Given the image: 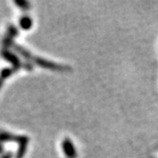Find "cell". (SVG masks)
<instances>
[{"label": "cell", "mask_w": 158, "mask_h": 158, "mask_svg": "<svg viewBox=\"0 0 158 158\" xmlns=\"http://www.w3.org/2000/svg\"><path fill=\"white\" fill-rule=\"evenodd\" d=\"M8 141H12L16 142L19 144V149H18L17 156L16 158H23L26 151H27V147L29 142V138L25 135H15L8 132H0V143L2 142H8Z\"/></svg>", "instance_id": "obj_1"}, {"label": "cell", "mask_w": 158, "mask_h": 158, "mask_svg": "<svg viewBox=\"0 0 158 158\" xmlns=\"http://www.w3.org/2000/svg\"><path fill=\"white\" fill-rule=\"evenodd\" d=\"M32 62H34L36 65H38L40 67L48 69H51L54 71H60V72H65V71H69L70 68L67 65H62V64H58L54 62H51L48 60H46L43 58H40L38 56H34Z\"/></svg>", "instance_id": "obj_2"}, {"label": "cell", "mask_w": 158, "mask_h": 158, "mask_svg": "<svg viewBox=\"0 0 158 158\" xmlns=\"http://www.w3.org/2000/svg\"><path fill=\"white\" fill-rule=\"evenodd\" d=\"M1 56L2 57L6 60V61H8L9 62H11V64H12V68L15 69L16 70H18L19 68H21L24 66V64H23L21 61H20V59L19 58V57L16 56V55H14L13 53H11V51H9L8 49H3V50L1 51Z\"/></svg>", "instance_id": "obj_3"}, {"label": "cell", "mask_w": 158, "mask_h": 158, "mask_svg": "<svg viewBox=\"0 0 158 158\" xmlns=\"http://www.w3.org/2000/svg\"><path fill=\"white\" fill-rule=\"evenodd\" d=\"M62 151L64 152V155L67 158H77V150L75 148L73 142L70 139L65 138L62 142Z\"/></svg>", "instance_id": "obj_4"}, {"label": "cell", "mask_w": 158, "mask_h": 158, "mask_svg": "<svg viewBox=\"0 0 158 158\" xmlns=\"http://www.w3.org/2000/svg\"><path fill=\"white\" fill-rule=\"evenodd\" d=\"M11 48L16 51L19 55H20L23 58H25V59H27V60H29V61H32V60H33L34 56H33L30 52H28V51L27 50V49H25L24 48H22V47H20L19 45H17V44H15V43L13 42V43L11 44Z\"/></svg>", "instance_id": "obj_5"}, {"label": "cell", "mask_w": 158, "mask_h": 158, "mask_svg": "<svg viewBox=\"0 0 158 158\" xmlns=\"http://www.w3.org/2000/svg\"><path fill=\"white\" fill-rule=\"evenodd\" d=\"M19 26L23 30H29L33 27V20L28 16H23L19 19Z\"/></svg>", "instance_id": "obj_6"}, {"label": "cell", "mask_w": 158, "mask_h": 158, "mask_svg": "<svg viewBox=\"0 0 158 158\" xmlns=\"http://www.w3.org/2000/svg\"><path fill=\"white\" fill-rule=\"evenodd\" d=\"M14 3L18 6L19 9H21L23 11H27L30 9V3L25 0H15Z\"/></svg>", "instance_id": "obj_7"}, {"label": "cell", "mask_w": 158, "mask_h": 158, "mask_svg": "<svg viewBox=\"0 0 158 158\" xmlns=\"http://www.w3.org/2000/svg\"><path fill=\"white\" fill-rule=\"evenodd\" d=\"M16 71H17V70L13 68H5L1 70V72H0V77H3L4 79H6L8 77H10L11 75H12L14 72H16Z\"/></svg>", "instance_id": "obj_8"}, {"label": "cell", "mask_w": 158, "mask_h": 158, "mask_svg": "<svg viewBox=\"0 0 158 158\" xmlns=\"http://www.w3.org/2000/svg\"><path fill=\"white\" fill-rule=\"evenodd\" d=\"M18 34H19L18 29L15 27H13V26H10L9 28H8V32H7V35L6 36L13 40V38L16 37Z\"/></svg>", "instance_id": "obj_9"}, {"label": "cell", "mask_w": 158, "mask_h": 158, "mask_svg": "<svg viewBox=\"0 0 158 158\" xmlns=\"http://www.w3.org/2000/svg\"><path fill=\"white\" fill-rule=\"evenodd\" d=\"M12 157V154H11V152H8L6 153V154H5L1 158H11Z\"/></svg>", "instance_id": "obj_10"}, {"label": "cell", "mask_w": 158, "mask_h": 158, "mask_svg": "<svg viewBox=\"0 0 158 158\" xmlns=\"http://www.w3.org/2000/svg\"><path fill=\"white\" fill-rule=\"evenodd\" d=\"M4 81H5V79L3 78V77H0V89L2 88V86H3V84H4Z\"/></svg>", "instance_id": "obj_11"}, {"label": "cell", "mask_w": 158, "mask_h": 158, "mask_svg": "<svg viewBox=\"0 0 158 158\" xmlns=\"http://www.w3.org/2000/svg\"><path fill=\"white\" fill-rule=\"evenodd\" d=\"M3 150H4V146H3L2 143H0V154H2Z\"/></svg>", "instance_id": "obj_12"}]
</instances>
